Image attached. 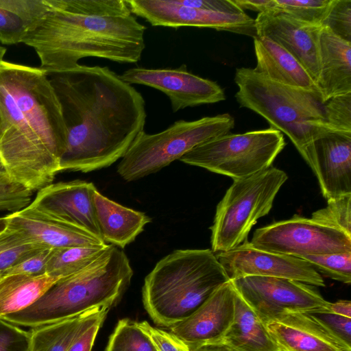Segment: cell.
Segmentation results:
<instances>
[{"label": "cell", "mask_w": 351, "mask_h": 351, "mask_svg": "<svg viewBox=\"0 0 351 351\" xmlns=\"http://www.w3.org/2000/svg\"><path fill=\"white\" fill-rule=\"evenodd\" d=\"M47 75L67 132L60 171L87 173L108 167L144 131L143 96L108 67L79 64Z\"/></svg>", "instance_id": "cell-1"}, {"label": "cell", "mask_w": 351, "mask_h": 351, "mask_svg": "<svg viewBox=\"0 0 351 351\" xmlns=\"http://www.w3.org/2000/svg\"><path fill=\"white\" fill-rule=\"evenodd\" d=\"M309 167L327 200L351 194V132H330L318 138Z\"/></svg>", "instance_id": "cell-19"}, {"label": "cell", "mask_w": 351, "mask_h": 351, "mask_svg": "<svg viewBox=\"0 0 351 351\" xmlns=\"http://www.w3.org/2000/svg\"><path fill=\"white\" fill-rule=\"evenodd\" d=\"M322 26L342 40L351 43V0H332Z\"/></svg>", "instance_id": "cell-35"}, {"label": "cell", "mask_w": 351, "mask_h": 351, "mask_svg": "<svg viewBox=\"0 0 351 351\" xmlns=\"http://www.w3.org/2000/svg\"><path fill=\"white\" fill-rule=\"evenodd\" d=\"M250 242L260 250L298 258L351 252V237L298 215L256 229Z\"/></svg>", "instance_id": "cell-10"}, {"label": "cell", "mask_w": 351, "mask_h": 351, "mask_svg": "<svg viewBox=\"0 0 351 351\" xmlns=\"http://www.w3.org/2000/svg\"><path fill=\"white\" fill-rule=\"evenodd\" d=\"M120 77L130 84H143L162 91L169 98L174 112L226 99L218 84L190 73L185 64L178 69L131 68Z\"/></svg>", "instance_id": "cell-14"}, {"label": "cell", "mask_w": 351, "mask_h": 351, "mask_svg": "<svg viewBox=\"0 0 351 351\" xmlns=\"http://www.w3.org/2000/svg\"><path fill=\"white\" fill-rule=\"evenodd\" d=\"M234 119L228 113L195 121L179 120L156 133L141 132L121 158L119 175L130 182L156 173L195 147L228 134Z\"/></svg>", "instance_id": "cell-7"}, {"label": "cell", "mask_w": 351, "mask_h": 351, "mask_svg": "<svg viewBox=\"0 0 351 351\" xmlns=\"http://www.w3.org/2000/svg\"><path fill=\"white\" fill-rule=\"evenodd\" d=\"M136 324L157 351H192L189 345L171 332L153 327L147 321L136 322Z\"/></svg>", "instance_id": "cell-38"}, {"label": "cell", "mask_w": 351, "mask_h": 351, "mask_svg": "<svg viewBox=\"0 0 351 351\" xmlns=\"http://www.w3.org/2000/svg\"><path fill=\"white\" fill-rule=\"evenodd\" d=\"M241 10H250L259 13L271 12L274 0H233Z\"/></svg>", "instance_id": "cell-43"}, {"label": "cell", "mask_w": 351, "mask_h": 351, "mask_svg": "<svg viewBox=\"0 0 351 351\" xmlns=\"http://www.w3.org/2000/svg\"><path fill=\"white\" fill-rule=\"evenodd\" d=\"M0 351H31V335L0 318Z\"/></svg>", "instance_id": "cell-39"}, {"label": "cell", "mask_w": 351, "mask_h": 351, "mask_svg": "<svg viewBox=\"0 0 351 351\" xmlns=\"http://www.w3.org/2000/svg\"><path fill=\"white\" fill-rule=\"evenodd\" d=\"M5 217L7 226L48 248L97 247L108 245L102 239L30 204Z\"/></svg>", "instance_id": "cell-17"}, {"label": "cell", "mask_w": 351, "mask_h": 351, "mask_svg": "<svg viewBox=\"0 0 351 351\" xmlns=\"http://www.w3.org/2000/svg\"><path fill=\"white\" fill-rule=\"evenodd\" d=\"M323 101L351 93V43L322 27L319 36V73L316 83Z\"/></svg>", "instance_id": "cell-21"}, {"label": "cell", "mask_w": 351, "mask_h": 351, "mask_svg": "<svg viewBox=\"0 0 351 351\" xmlns=\"http://www.w3.org/2000/svg\"><path fill=\"white\" fill-rule=\"evenodd\" d=\"M106 351H157L136 322L129 319L119 321L111 335Z\"/></svg>", "instance_id": "cell-31"}, {"label": "cell", "mask_w": 351, "mask_h": 351, "mask_svg": "<svg viewBox=\"0 0 351 351\" xmlns=\"http://www.w3.org/2000/svg\"><path fill=\"white\" fill-rule=\"evenodd\" d=\"M182 5L216 12L239 14L245 13L233 0H176Z\"/></svg>", "instance_id": "cell-41"}, {"label": "cell", "mask_w": 351, "mask_h": 351, "mask_svg": "<svg viewBox=\"0 0 351 351\" xmlns=\"http://www.w3.org/2000/svg\"><path fill=\"white\" fill-rule=\"evenodd\" d=\"M6 53V49L2 46H0V62L3 60L4 56Z\"/></svg>", "instance_id": "cell-46"}, {"label": "cell", "mask_w": 351, "mask_h": 351, "mask_svg": "<svg viewBox=\"0 0 351 351\" xmlns=\"http://www.w3.org/2000/svg\"><path fill=\"white\" fill-rule=\"evenodd\" d=\"M192 351H233L222 342L205 343L193 348Z\"/></svg>", "instance_id": "cell-45"}, {"label": "cell", "mask_w": 351, "mask_h": 351, "mask_svg": "<svg viewBox=\"0 0 351 351\" xmlns=\"http://www.w3.org/2000/svg\"><path fill=\"white\" fill-rule=\"evenodd\" d=\"M110 308L99 306L77 316L32 328L31 351H67L95 323L104 320Z\"/></svg>", "instance_id": "cell-25"}, {"label": "cell", "mask_w": 351, "mask_h": 351, "mask_svg": "<svg viewBox=\"0 0 351 351\" xmlns=\"http://www.w3.org/2000/svg\"><path fill=\"white\" fill-rule=\"evenodd\" d=\"M32 192L10 180L0 168V213H13L24 208L32 202Z\"/></svg>", "instance_id": "cell-34"}, {"label": "cell", "mask_w": 351, "mask_h": 351, "mask_svg": "<svg viewBox=\"0 0 351 351\" xmlns=\"http://www.w3.org/2000/svg\"><path fill=\"white\" fill-rule=\"evenodd\" d=\"M215 255L230 280L245 276H266L294 280L313 286H325L320 274L302 258L260 250L247 240Z\"/></svg>", "instance_id": "cell-12"}, {"label": "cell", "mask_w": 351, "mask_h": 351, "mask_svg": "<svg viewBox=\"0 0 351 351\" xmlns=\"http://www.w3.org/2000/svg\"><path fill=\"white\" fill-rule=\"evenodd\" d=\"M324 110L325 121L333 130L351 132V93L330 98Z\"/></svg>", "instance_id": "cell-36"}, {"label": "cell", "mask_w": 351, "mask_h": 351, "mask_svg": "<svg viewBox=\"0 0 351 351\" xmlns=\"http://www.w3.org/2000/svg\"><path fill=\"white\" fill-rule=\"evenodd\" d=\"M71 247L52 249L46 273L57 278L75 274L90 265L108 247Z\"/></svg>", "instance_id": "cell-28"}, {"label": "cell", "mask_w": 351, "mask_h": 351, "mask_svg": "<svg viewBox=\"0 0 351 351\" xmlns=\"http://www.w3.org/2000/svg\"><path fill=\"white\" fill-rule=\"evenodd\" d=\"M318 273L346 284L351 282V252L301 257Z\"/></svg>", "instance_id": "cell-33"}, {"label": "cell", "mask_w": 351, "mask_h": 351, "mask_svg": "<svg viewBox=\"0 0 351 351\" xmlns=\"http://www.w3.org/2000/svg\"><path fill=\"white\" fill-rule=\"evenodd\" d=\"M287 178L284 171L270 167L234 180L216 208L210 228L211 250L226 252L246 241L258 219L270 212Z\"/></svg>", "instance_id": "cell-8"}, {"label": "cell", "mask_w": 351, "mask_h": 351, "mask_svg": "<svg viewBox=\"0 0 351 351\" xmlns=\"http://www.w3.org/2000/svg\"><path fill=\"white\" fill-rule=\"evenodd\" d=\"M133 270L125 252L110 245L90 265L58 280L38 300L1 319L36 327L77 316L99 306L110 308L129 286Z\"/></svg>", "instance_id": "cell-4"}, {"label": "cell", "mask_w": 351, "mask_h": 351, "mask_svg": "<svg viewBox=\"0 0 351 351\" xmlns=\"http://www.w3.org/2000/svg\"><path fill=\"white\" fill-rule=\"evenodd\" d=\"M254 47V71L276 82L321 94L306 70L280 45L267 38L256 37Z\"/></svg>", "instance_id": "cell-22"}, {"label": "cell", "mask_w": 351, "mask_h": 351, "mask_svg": "<svg viewBox=\"0 0 351 351\" xmlns=\"http://www.w3.org/2000/svg\"><path fill=\"white\" fill-rule=\"evenodd\" d=\"M104 320L95 323L80 335L67 351H91L97 334Z\"/></svg>", "instance_id": "cell-42"}, {"label": "cell", "mask_w": 351, "mask_h": 351, "mask_svg": "<svg viewBox=\"0 0 351 351\" xmlns=\"http://www.w3.org/2000/svg\"><path fill=\"white\" fill-rule=\"evenodd\" d=\"M235 294V287L229 280L189 317L170 326V332L192 350L202 344L221 342L233 321Z\"/></svg>", "instance_id": "cell-16"}, {"label": "cell", "mask_w": 351, "mask_h": 351, "mask_svg": "<svg viewBox=\"0 0 351 351\" xmlns=\"http://www.w3.org/2000/svg\"><path fill=\"white\" fill-rule=\"evenodd\" d=\"M332 0H274L269 13L283 14L298 21L322 25Z\"/></svg>", "instance_id": "cell-30"}, {"label": "cell", "mask_w": 351, "mask_h": 351, "mask_svg": "<svg viewBox=\"0 0 351 351\" xmlns=\"http://www.w3.org/2000/svg\"><path fill=\"white\" fill-rule=\"evenodd\" d=\"M231 280L265 325L284 314L327 310L330 304L313 285L294 280L245 276Z\"/></svg>", "instance_id": "cell-11"}, {"label": "cell", "mask_w": 351, "mask_h": 351, "mask_svg": "<svg viewBox=\"0 0 351 351\" xmlns=\"http://www.w3.org/2000/svg\"><path fill=\"white\" fill-rule=\"evenodd\" d=\"M280 351H351L308 313H289L266 324Z\"/></svg>", "instance_id": "cell-20"}, {"label": "cell", "mask_w": 351, "mask_h": 351, "mask_svg": "<svg viewBox=\"0 0 351 351\" xmlns=\"http://www.w3.org/2000/svg\"><path fill=\"white\" fill-rule=\"evenodd\" d=\"M67 132L48 75L40 67L0 62L1 167L31 192L53 183Z\"/></svg>", "instance_id": "cell-2"}, {"label": "cell", "mask_w": 351, "mask_h": 351, "mask_svg": "<svg viewBox=\"0 0 351 351\" xmlns=\"http://www.w3.org/2000/svg\"><path fill=\"white\" fill-rule=\"evenodd\" d=\"M97 225L105 243L124 248L135 240L151 221L145 213L121 205L97 190L93 194Z\"/></svg>", "instance_id": "cell-23"}, {"label": "cell", "mask_w": 351, "mask_h": 351, "mask_svg": "<svg viewBox=\"0 0 351 351\" xmlns=\"http://www.w3.org/2000/svg\"><path fill=\"white\" fill-rule=\"evenodd\" d=\"M49 8L23 43L47 74L77 67L87 57L135 63L145 47V27L125 0H48Z\"/></svg>", "instance_id": "cell-3"}, {"label": "cell", "mask_w": 351, "mask_h": 351, "mask_svg": "<svg viewBox=\"0 0 351 351\" xmlns=\"http://www.w3.org/2000/svg\"><path fill=\"white\" fill-rule=\"evenodd\" d=\"M96 190L83 180L52 183L37 191L30 204L102 239L93 202Z\"/></svg>", "instance_id": "cell-18"}, {"label": "cell", "mask_w": 351, "mask_h": 351, "mask_svg": "<svg viewBox=\"0 0 351 351\" xmlns=\"http://www.w3.org/2000/svg\"><path fill=\"white\" fill-rule=\"evenodd\" d=\"M329 311L332 313L351 317V302L349 300H339L331 303L329 306Z\"/></svg>", "instance_id": "cell-44"}, {"label": "cell", "mask_w": 351, "mask_h": 351, "mask_svg": "<svg viewBox=\"0 0 351 351\" xmlns=\"http://www.w3.org/2000/svg\"><path fill=\"white\" fill-rule=\"evenodd\" d=\"M59 279L47 274H0V317L29 307Z\"/></svg>", "instance_id": "cell-27"}, {"label": "cell", "mask_w": 351, "mask_h": 351, "mask_svg": "<svg viewBox=\"0 0 351 351\" xmlns=\"http://www.w3.org/2000/svg\"><path fill=\"white\" fill-rule=\"evenodd\" d=\"M49 8L48 0H0V42L23 43Z\"/></svg>", "instance_id": "cell-26"}, {"label": "cell", "mask_w": 351, "mask_h": 351, "mask_svg": "<svg viewBox=\"0 0 351 351\" xmlns=\"http://www.w3.org/2000/svg\"><path fill=\"white\" fill-rule=\"evenodd\" d=\"M132 14L152 26L195 27L257 37L255 20L245 13L225 14L182 5L176 0H125Z\"/></svg>", "instance_id": "cell-13"}, {"label": "cell", "mask_w": 351, "mask_h": 351, "mask_svg": "<svg viewBox=\"0 0 351 351\" xmlns=\"http://www.w3.org/2000/svg\"><path fill=\"white\" fill-rule=\"evenodd\" d=\"M221 342L233 351H280L266 325L237 290L233 321Z\"/></svg>", "instance_id": "cell-24"}, {"label": "cell", "mask_w": 351, "mask_h": 351, "mask_svg": "<svg viewBox=\"0 0 351 351\" xmlns=\"http://www.w3.org/2000/svg\"><path fill=\"white\" fill-rule=\"evenodd\" d=\"M331 334L351 347V317L327 310L308 312Z\"/></svg>", "instance_id": "cell-37"}, {"label": "cell", "mask_w": 351, "mask_h": 351, "mask_svg": "<svg viewBox=\"0 0 351 351\" xmlns=\"http://www.w3.org/2000/svg\"><path fill=\"white\" fill-rule=\"evenodd\" d=\"M46 248L48 247L6 226L0 232V273Z\"/></svg>", "instance_id": "cell-29"}, {"label": "cell", "mask_w": 351, "mask_h": 351, "mask_svg": "<svg viewBox=\"0 0 351 351\" xmlns=\"http://www.w3.org/2000/svg\"><path fill=\"white\" fill-rule=\"evenodd\" d=\"M311 219L351 237V194L328 199L326 206L313 212Z\"/></svg>", "instance_id": "cell-32"}, {"label": "cell", "mask_w": 351, "mask_h": 351, "mask_svg": "<svg viewBox=\"0 0 351 351\" xmlns=\"http://www.w3.org/2000/svg\"><path fill=\"white\" fill-rule=\"evenodd\" d=\"M285 145L282 133L270 127L213 138L195 147L180 160L234 180L271 167Z\"/></svg>", "instance_id": "cell-9"}, {"label": "cell", "mask_w": 351, "mask_h": 351, "mask_svg": "<svg viewBox=\"0 0 351 351\" xmlns=\"http://www.w3.org/2000/svg\"><path fill=\"white\" fill-rule=\"evenodd\" d=\"M234 82L239 106L265 119L285 134L309 166L314 142L333 130L325 121L320 93L271 80L254 69H236Z\"/></svg>", "instance_id": "cell-6"}, {"label": "cell", "mask_w": 351, "mask_h": 351, "mask_svg": "<svg viewBox=\"0 0 351 351\" xmlns=\"http://www.w3.org/2000/svg\"><path fill=\"white\" fill-rule=\"evenodd\" d=\"M52 248H46L28 256L19 263L0 273V274L43 275L46 273V267Z\"/></svg>", "instance_id": "cell-40"}, {"label": "cell", "mask_w": 351, "mask_h": 351, "mask_svg": "<svg viewBox=\"0 0 351 351\" xmlns=\"http://www.w3.org/2000/svg\"><path fill=\"white\" fill-rule=\"evenodd\" d=\"M229 280L211 250H176L145 277L143 302L157 325L169 328L193 314Z\"/></svg>", "instance_id": "cell-5"}, {"label": "cell", "mask_w": 351, "mask_h": 351, "mask_svg": "<svg viewBox=\"0 0 351 351\" xmlns=\"http://www.w3.org/2000/svg\"><path fill=\"white\" fill-rule=\"evenodd\" d=\"M255 20L257 37H265L290 53L317 83L319 73L322 25L302 22L283 14L264 12Z\"/></svg>", "instance_id": "cell-15"}]
</instances>
